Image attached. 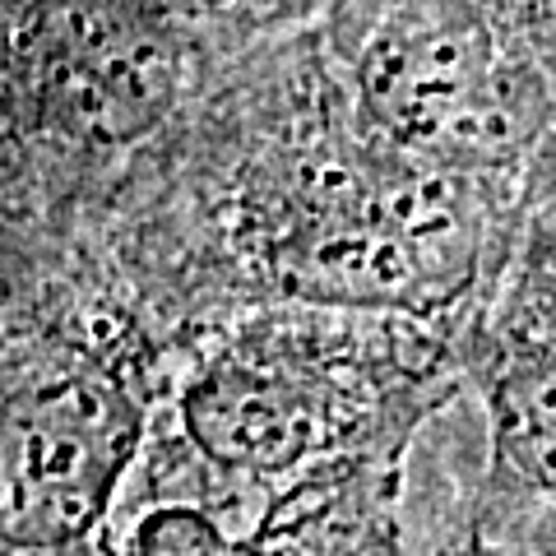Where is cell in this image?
I'll return each mask as SVG.
<instances>
[{
	"label": "cell",
	"instance_id": "6da1fadb",
	"mask_svg": "<svg viewBox=\"0 0 556 556\" xmlns=\"http://www.w3.org/2000/svg\"><path fill=\"white\" fill-rule=\"evenodd\" d=\"M139 441L144 399L108 367H65L10 386L5 552L61 556L89 543L116 506Z\"/></svg>",
	"mask_w": 556,
	"mask_h": 556
},
{
	"label": "cell",
	"instance_id": "7a4b0ae2",
	"mask_svg": "<svg viewBox=\"0 0 556 556\" xmlns=\"http://www.w3.org/2000/svg\"><path fill=\"white\" fill-rule=\"evenodd\" d=\"M20 20L24 89L56 135L121 149L167 121L186 79V38L167 0H20Z\"/></svg>",
	"mask_w": 556,
	"mask_h": 556
},
{
	"label": "cell",
	"instance_id": "3957f363",
	"mask_svg": "<svg viewBox=\"0 0 556 556\" xmlns=\"http://www.w3.org/2000/svg\"><path fill=\"white\" fill-rule=\"evenodd\" d=\"M362 116L422 163H492L510 135L501 38L482 0H394L362 38Z\"/></svg>",
	"mask_w": 556,
	"mask_h": 556
},
{
	"label": "cell",
	"instance_id": "277c9868",
	"mask_svg": "<svg viewBox=\"0 0 556 556\" xmlns=\"http://www.w3.org/2000/svg\"><path fill=\"white\" fill-rule=\"evenodd\" d=\"M181 431L200 459L237 478H283L316 464L343 437L334 390L302 357L228 348L181 390Z\"/></svg>",
	"mask_w": 556,
	"mask_h": 556
},
{
	"label": "cell",
	"instance_id": "5b68a950",
	"mask_svg": "<svg viewBox=\"0 0 556 556\" xmlns=\"http://www.w3.org/2000/svg\"><path fill=\"white\" fill-rule=\"evenodd\" d=\"M496 464L556 501V339H515L486 376Z\"/></svg>",
	"mask_w": 556,
	"mask_h": 556
},
{
	"label": "cell",
	"instance_id": "8992f818",
	"mask_svg": "<svg viewBox=\"0 0 556 556\" xmlns=\"http://www.w3.org/2000/svg\"><path fill=\"white\" fill-rule=\"evenodd\" d=\"M278 538L260 529L255 538H232L208 510L163 501L130 525L116 556H274Z\"/></svg>",
	"mask_w": 556,
	"mask_h": 556
},
{
	"label": "cell",
	"instance_id": "52a82bcc",
	"mask_svg": "<svg viewBox=\"0 0 556 556\" xmlns=\"http://www.w3.org/2000/svg\"><path fill=\"white\" fill-rule=\"evenodd\" d=\"M394 543V529L386 525H367V529H357V533H348L343 543L334 552H325V556H386Z\"/></svg>",
	"mask_w": 556,
	"mask_h": 556
},
{
	"label": "cell",
	"instance_id": "ba28073f",
	"mask_svg": "<svg viewBox=\"0 0 556 556\" xmlns=\"http://www.w3.org/2000/svg\"><path fill=\"white\" fill-rule=\"evenodd\" d=\"M431 556H486V543H482V533L468 525V529H459V533H450Z\"/></svg>",
	"mask_w": 556,
	"mask_h": 556
},
{
	"label": "cell",
	"instance_id": "9c48e42d",
	"mask_svg": "<svg viewBox=\"0 0 556 556\" xmlns=\"http://www.w3.org/2000/svg\"><path fill=\"white\" fill-rule=\"evenodd\" d=\"M167 5H223V0H167Z\"/></svg>",
	"mask_w": 556,
	"mask_h": 556
},
{
	"label": "cell",
	"instance_id": "30bf717a",
	"mask_svg": "<svg viewBox=\"0 0 556 556\" xmlns=\"http://www.w3.org/2000/svg\"><path fill=\"white\" fill-rule=\"evenodd\" d=\"M529 556H556V538H552V543H543V547H533Z\"/></svg>",
	"mask_w": 556,
	"mask_h": 556
},
{
	"label": "cell",
	"instance_id": "8fae6325",
	"mask_svg": "<svg viewBox=\"0 0 556 556\" xmlns=\"http://www.w3.org/2000/svg\"><path fill=\"white\" fill-rule=\"evenodd\" d=\"M552 339H556V334H552Z\"/></svg>",
	"mask_w": 556,
	"mask_h": 556
}]
</instances>
